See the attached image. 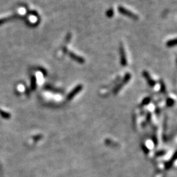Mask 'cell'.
I'll return each mask as SVG.
<instances>
[{
  "instance_id": "15",
  "label": "cell",
  "mask_w": 177,
  "mask_h": 177,
  "mask_svg": "<svg viewBox=\"0 0 177 177\" xmlns=\"http://www.w3.org/2000/svg\"><path fill=\"white\" fill-rule=\"evenodd\" d=\"M165 152H164V151H160V152H157L156 154H155V155H156V156H161V155H165Z\"/></svg>"
},
{
  "instance_id": "7",
  "label": "cell",
  "mask_w": 177,
  "mask_h": 177,
  "mask_svg": "<svg viewBox=\"0 0 177 177\" xmlns=\"http://www.w3.org/2000/svg\"><path fill=\"white\" fill-rule=\"evenodd\" d=\"M176 159V153H174V155H173V158H171V159L169 161L167 162L165 165V169H169L170 167H171L172 165H173V163L174 161H175Z\"/></svg>"
},
{
  "instance_id": "14",
  "label": "cell",
  "mask_w": 177,
  "mask_h": 177,
  "mask_svg": "<svg viewBox=\"0 0 177 177\" xmlns=\"http://www.w3.org/2000/svg\"><path fill=\"white\" fill-rule=\"evenodd\" d=\"M32 89H34V88H35V87H36V79H35V78L33 77L32 78Z\"/></svg>"
},
{
  "instance_id": "1",
  "label": "cell",
  "mask_w": 177,
  "mask_h": 177,
  "mask_svg": "<svg viewBox=\"0 0 177 177\" xmlns=\"http://www.w3.org/2000/svg\"><path fill=\"white\" fill-rule=\"evenodd\" d=\"M118 11L119 13L121 14V15L128 16V17L134 19V20H138V15L133 13V12L131 11L130 10H129V9L123 7L119 6L118 7Z\"/></svg>"
},
{
  "instance_id": "5",
  "label": "cell",
  "mask_w": 177,
  "mask_h": 177,
  "mask_svg": "<svg viewBox=\"0 0 177 177\" xmlns=\"http://www.w3.org/2000/svg\"><path fill=\"white\" fill-rule=\"evenodd\" d=\"M142 75L144 76V78L146 79V80L147 81L148 84L149 85L150 87H154L155 84H156V82H155V81L151 78V76H150V74L148 73V71H147L146 70L143 71Z\"/></svg>"
},
{
  "instance_id": "6",
  "label": "cell",
  "mask_w": 177,
  "mask_h": 177,
  "mask_svg": "<svg viewBox=\"0 0 177 177\" xmlns=\"http://www.w3.org/2000/svg\"><path fill=\"white\" fill-rule=\"evenodd\" d=\"M131 74H129V73H127L125 75V76H124L123 77V80H122V81H121V83H123V84L125 85L126 83H127L129 81H130V80H131Z\"/></svg>"
},
{
  "instance_id": "4",
  "label": "cell",
  "mask_w": 177,
  "mask_h": 177,
  "mask_svg": "<svg viewBox=\"0 0 177 177\" xmlns=\"http://www.w3.org/2000/svg\"><path fill=\"white\" fill-rule=\"evenodd\" d=\"M119 54H120L121 64L123 66H126L127 64V60L126 52L123 45H121L119 47Z\"/></svg>"
},
{
  "instance_id": "2",
  "label": "cell",
  "mask_w": 177,
  "mask_h": 177,
  "mask_svg": "<svg viewBox=\"0 0 177 177\" xmlns=\"http://www.w3.org/2000/svg\"><path fill=\"white\" fill-rule=\"evenodd\" d=\"M63 51H64V52H65V53L68 54L69 57H70L71 59H73L74 61L78 62V63L83 64V63H85V59H83V57H81L79 56V55H77V54H75L73 52H71L70 51H68V50L67 49V48H66V47H64Z\"/></svg>"
},
{
  "instance_id": "3",
  "label": "cell",
  "mask_w": 177,
  "mask_h": 177,
  "mask_svg": "<svg viewBox=\"0 0 177 177\" xmlns=\"http://www.w3.org/2000/svg\"><path fill=\"white\" fill-rule=\"evenodd\" d=\"M83 87L82 85H78L76 86V87H74V89L68 95V96L66 97V99L68 100H70L71 99H73L76 95H78V93H80L81 92V91L83 89Z\"/></svg>"
},
{
  "instance_id": "11",
  "label": "cell",
  "mask_w": 177,
  "mask_h": 177,
  "mask_svg": "<svg viewBox=\"0 0 177 177\" xmlns=\"http://www.w3.org/2000/svg\"><path fill=\"white\" fill-rule=\"evenodd\" d=\"M106 15L107 16V17L108 18H112V16H114V10L112 9H109L108 10L106 11Z\"/></svg>"
},
{
  "instance_id": "10",
  "label": "cell",
  "mask_w": 177,
  "mask_h": 177,
  "mask_svg": "<svg viewBox=\"0 0 177 177\" xmlns=\"http://www.w3.org/2000/svg\"><path fill=\"white\" fill-rule=\"evenodd\" d=\"M150 101H151V99H150V97H146L144 99H143L141 105H142V106H145V105H147L149 104Z\"/></svg>"
},
{
  "instance_id": "8",
  "label": "cell",
  "mask_w": 177,
  "mask_h": 177,
  "mask_svg": "<svg viewBox=\"0 0 177 177\" xmlns=\"http://www.w3.org/2000/svg\"><path fill=\"white\" fill-rule=\"evenodd\" d=\"M176 45V38H174V39H170L166 43V45L168 47H174V46H175Z\"/></svg>"
},
{
  "instance_id": "12",
  "label": "cell",
  "mask_w": 177,
  "mask_h": 177,
  "mask_svg": "<svg viewBox=\"0 0 177 177\" xmlns=\"http://www.w3.org/2000/svg\"><path fill=\"white\" fill-rule=\"evenodd\" d=\"M0 115H1V116L3 117V118H5V119H9L11 116L10 114L7 113V112H5L2 111V110H0Z\"/></svg>"
},
{
  "instance_id": "9",
  "label": "cell",
  "mask_w": 177,
  "mask_h": 177,
  "mask_svg": "<svg viewBox=\"0 0 177 177\" xmlns=\"http://www.w3.org/2000/svg\"><path fill=\"white\" fill-rule=\"evenodd\" d=\"M159 85H160V90H161V92L163 93H166V86L165 83L163 82V81L162 80H159Z\"/></svg>"
},
{
  "instance_id": "13",
  "label": "cell",
  "mask_w": 177,
  "mask_h": 177,
  "mask_svg": "<svg viewBox=\"0 0 177 177\" xmlns=\"http://www.w3.org/2000/svg\"><path fill=\"white\" fill-rule=\"evenodd\" d=\"M166 103H167V106H169V107H171V106H173V105L174 104V100H173V99H171V98H169V99L167 100Z\"/></svg>"
}]
</instances>
